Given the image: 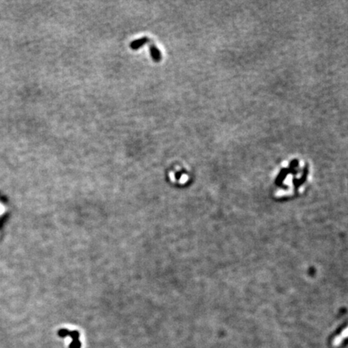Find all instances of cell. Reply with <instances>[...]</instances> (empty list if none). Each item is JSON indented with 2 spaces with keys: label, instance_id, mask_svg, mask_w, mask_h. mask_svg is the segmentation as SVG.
Masks as SVG:
<instances>
[{
  "label": "cell",
  "instance_id": "cell-1",
  "mask_svg": "<svg viewBox=\"0 0 348 348\" xmlns=\"http://www.w3.org/2000/svg\"><path fill=\"white\" fill-rule=\"evenodd\" d=\"M59 335L61 337H65V336H70L73 339V343L70 344L69 348H81V343H80L79 339V334L77 331L69 332L66 330H61V331L59 332Z\"/></svg>",
  "mask_w": 348,
  "mask_h": 348
},
{
  "label": "cell",
  "instance_id": "cell-3",
  "mask_svg": "<svg viewBox=\"0 0 348 348\" xmlns=\"http://www.w3.org/2000/svg\"><path fill=\"white\" fill-rule=\"evenodd\" d=\"M151 55H152V57H153V59H154V61H158L160 60V57L159 51L157 50V49H156L154 46H151Z\"/></svg>",
  "mask_w": 348,
  "mask_h": 348
},
{
  "label": "cell",
  "instance_id": "cell-2",
  "mask_svg": "<svg viewBox=\"0 0 348 348\" xmlns=\"http://www.w3.org/2000/svg\"><path fill=\"white\" fill-rule=\"evenodd\" d=\"M147 41V38H143V39H140V40H136V41H134V42L132 43V44H131V48H134V49H135V48H138L139 47L143 45L144 43H146Z\"/></svg>",
  "mask_w": 348,
  "mask_h": 348
}]
</instances>
